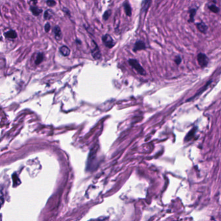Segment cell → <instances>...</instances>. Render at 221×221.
<instances>
[{"label":"cell","instance_id":"6da1fadb","mask_svg":"<svg viewBox=\"0 0 221 221\" xmlns=\"http://www.w3.org/2000/svg\"><path fill=\"white\" fill-rule=\"evenodd\" d=\"M129 63L130 64V65L131 67H132L133 68H134L136 70V71H137L138 73H140V74L144 75L145 74L144 69L140 65V63H138V62L137 60H133V59L129 60Z\"/></svg>","mask_w":221,"mask_h":221},{"label":"cell","instance_id":"7a4b0ae2","mask_svg":"<svg viewBox=\"0 0 221 221\" xmlns=\"http://www.w3.org/2000/svg\"><path fill=\"white\" fill-rule=\"evenodd\" d=\"M102 41L103 43L108 48L113 47L114 45H115L113 39L112 38V37L109 34H106L103 36L102 37Z\"/></svg>","mask_w":221,"mask_h":221},{"label":"cell","instance_id":"3957f363","mask_svg":"<svg viewBox=\"0 0 221 221\" xmlns=\"http://www.w3.org/2000/svg\"><path fill=\"white\" fill-rule=\"evenodd\" d=\"M197 61L202 67H205L208 64L209 60L207 56L203 53H199L197 56Z\"/></svg>","mask_w":221,"mask_h":221},{"label":"cell","instance_id":"277c9868","mask_svg":"<svg viewBox=\"0 0 221 221\" xmlns=\"http://www.w3.org/2000/svg\"><path fill=\"white\" fill-rule=\"evenodd\" d=\"M93 43L94 44V47L91 50L92 56H93V58L95 59L98 60L101 58V53H100L99 48H98V47L97 46L95 42L93 41Z\"/></svg>","mask_w":221,"mask_h":221},{"label":"cell","instance_id":"5b68a950","mask_svg":"<svg viewBox=\"0 0 221 221\" xmlns=\"http://www.w3.org/2000/svg\"><path fill=\"white\" fill-rule=\"evenodd\" d=\"M145 47H145V45L144 42L142 41L139 40V41H136L135 43L134 48H133V50L138 51L140 50H143V49H145Z\"/></svg>","mask_w":221,"mask_h":221},{"label":"cell","instance_id":"8992f818","mask_svg":"<svg viewBox=\"0 0 221 221\" xmlns=\"http://www.w3.org/2000/svg\"><path fill=\"white\" fill-rule=\"evenodd\" d=\"M53 32L54 34L55 38L57 40H60L62 37V31H61L60 28L58 26H55L53 29Z\"/></svg>","mask_w":221,"mask_h":221},{"label":"cell","instance_id":"52a82bcc","mask_svg":"<svg viewBox=\"0 0 221 221\" xmlns=\"http://www.w3.org/2000/svg\"><path fill=\"white\" fill-rule=\"evenodd\" d=\"M197 28L200 32L203 34L206 33V31L208 30V27L206 26V25L205 23H204L203 22H200L197 23Z\"/></svg>","mask_w":221,"mask_h":221},{"label":"cell","instance_id":"ba28073f","mask_svg":"<svg viewBox=\"0 0 221 221\" xmlns=\"http://www.w3.org/2000/svg\"><path fill=\"white\" fill-rule=\"evenodd\" d=\"M151 0H144L142 3V12H146L148 11V9L149 8L150 5H151Z\"/></svg>","mask_w":221,"mask_h":221},{"label":"cell","instance_id":"9c48e42d","mask_svg":"<svg viewBox=\"0 0 221 221\" xmlns=\"http://www.w3.org/2000/svg\"><path fill=\"white\" fill-rule=\"evenodd\" d=\"M60 53L63 56H68L70 54V49L67 46L63 45L60 48Z\"/></svg>","mask_w":221,"mask_h":221},{"label":"cell","instance_id":"30bf717a","mask_svg":"<svg viewBox=\"0 0 221 221\" xmlns=\"http://www.w3.org/2000/svg\"><path fill=\"white\" fill-rule=\"evenodd\" d=\"M196 130H197L196 128H193L191 130H190V132L187 133V135L186 136L185 141H186V142H188V141H190L193 137L195 134Z\"/></svg>","mask_w":221,"mask_h":221},{"label":"cell","instance_id":"8fae6325","mask_svg":"<svg viewBox=\"0 0 221 221\" xmlns=\"http://www.w3.org/2000/svg\"><path fill=\"white\" fill-rule=\"evenodd\" d=\"M124 10H125L126 15L128 16H131V15H132V11H131V7L130 6V5L129 4V3L125 2L124 5Z\"/></svg>","mask_w":221,"mask_h":221},{"label":"cell","instance_id":"7c38bea8","mask_svg":"<svg viewBox=\"0 0 221 221\" xmlns=\"http://www.w3.org/2000/svg\"><path fill=\"white\" fill-rule=\"evenodd\" d=\"M5 37H7V38L15 39L17 37V34L15 31L11 30L5 32Z\"/></svg>","mask_w":221,"mask_h":221},{"label":"cell","instance_id":"4fadbf2b","mask_svg":"<svg viewBox=\"0 0 221 221\" xmlns=\"http://www.w3.org/2000/svg\"><path fill=\"white\" fill-rule=\"evenodd\" d=\"M211 83V80H210V81H209L208 83H207L206 84V85H205V86H204L203 88L200 89V91H198V92H197V93H196V94H195V96H194L192 98H195V97H196V96H199V95H200V94H202V93H203L204 91H205L206 90V89L208 88V87L210 86V83ZM192 98H191V99H192Z\"/></svg>","mask_w":221,"mask_h":221},{"label":"cell","instance_id":"5bb4252c","mask_svg":"<svg viewBox=\"0 0 221 221\" xmlns=\"http://www.w3.org/2000/svg\"><path fill=\"white\" fill-rule=\"evenodd\" d=\"M31 11L34 16H39L41 13V9H40L36 7H31Z\"/></svg>","mask_w":221,"mask_h":221},{"label":"cell","instance_id":"9a60e30c","mask_svg":"<svg viewBox=\"0 0 221 221\" xmlns=\"http://www.w3.org/2000/svg\"><path fill=\"white\" fill-rule=\"evenodd\" d=\"M197 12V9L195 8H193V9H190V19H189V22H193L194 21V17L195 14Z\"/></svg>","mask_w":221,"mask_h":221},{"label":"cell","instance_id":"2e32d148","mask_svg":"<svg viewBox=\"0 0 221 221\" xmlns=\"http://www.w3.org/2000/svg\"><path fill=\"white\" fill-rule=\"evenodd\" d=\"M43 60H44V54L42 53H39L37 55V57H36V59L35 61L36 64V65L40 64L42 61H43Z\"/></svg>","mask_w":221,"mask_h":221},{"label":"cell","instance_id":"e0dca14e","mask_svg":"<svg viewBox=\"0 0 221 221\" xmlns=\"http://www.w3.org/2000/svg\"><path fill=\"white\" fill-rule=\"evenodd\" d=\"M12 179H13V182H14V186H17L21 183L20 179H19L18 176L16 175V174H14L12 176Z\"/></svg>","mask_w":221,"mask_h":221},{"label":"cell","instance_id":"ac0fdd59","mask_svg":"<svg viewBox=\"0 0 221 221\" xmlns=\"http://www.w3.org/2000/svg\"><path fill=\"white\" fill-rule=\"evenodd\" d=\"M208 8L211 12L214 13H218L219 12V8L217 6L215 5H210Z\"/></svg>","mask_w":221,"mask_h":221},{"label":"cell","instance_id":"d6986e66","mask_svg":"<svg viewBox=\"0 0 221 221\" xmlns=\"http://www.w3.org/2000/svg\"><path fill=\"white\" fill-rule=\"evenodd\" d=\"M111 11L110 10H108V11H106L104 12V14H103V20H107L108 19H109V18L110 17V16H111Z\"/></svg>","mask_w":221,"mask_h":221},{"label":"cell","instance_id":"ffe728a7","mask_svg":"<svg viewBox=\"0 0 221 221\" xmlns=\"http://www.w3.org/2000/svg\"><path fill=\"white\" fill-rule=\"evenodd\" d=\"M52 18V12L48 10L46 11L44 13V18L46 19V20H49V19Z\"/></svg>","mask_w":221,"mask_h":221},{"label":"cell","instance_id":"44dd1931","mask_svg":"<svg viewBox=\"0 0 221 221\" xmlns=\"http://www.w3.org/2000/svg\"><path fill=\"white\" fill-rule=\"evenodd\" d=\"M47 5L49 7H54L56 5V2L54 0H47Z\"/></svg>","mask_w":221,"mask_h":221},{"label":"cell","instance_id":"7402d4cb","mask_svg":"<svg viewBox=\"0 0 221 221\" xmlns=\"http://www.w3.org/2000/svg\"><path fill=\"white\" fill-rule=\"evenodd\" d=\"M50 29V25L49 23H47L45 25V31L46 32H48Z\"/></svg>","mask_w":221,"mask_h":221},{"label":"cell","instance_id":"603a6c76","mask_svg":"<svg viewBox=\"0 0 221 221\" xmlns=\"http://www.w3.org/2000/svg\"><path fill=\"white\" fill-rule=\"evenodd\" d=\"M175 63L177 65H179L180 63V62H181V58H180V57H179V56H177V57L175 58Z\"/></svg>","mask_w":221,"mask_h":221},{"label":"cell","instance_id":"cb8c5ba5","mask_svg":"<svg viewBox=\"0 0 221 221\" xmlns=\"http://www.w3.org/2000/svg\"><path fill=\"white\" fill-rule=\"evenodd\" d=\"M3 203H4V199L2 198V197H1V198H0V209H1Z\"/></svg>","mask_w":221,"mask_h":221}]
</instances>
